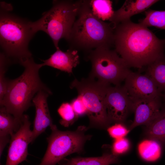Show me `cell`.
Segmentation results:
<instances>
[{
    "mask_svg": "<svg viewBox=\"0 0 165 165\" xmlns=\"http://www.w3.org/2000/svg\"><path fill=\"white\" fill-rule=\"evenodd\" d=\"M71 105L78 117L87 114L86 108L80 96L78 95L77 98L72 101Z\"/></svg>",
    "mask_w": 165,
    "mask_h": 165,
    "instance_id": "obj_27",
    "label": "cell"
},
{
    "mask_svg": "<svg viewBox=\"0 0 165 165\" xmlns=\"http://www.w3.org/2000/svg\"><path fill=\"white\" fill-rule=\"evenodd\" d=\"M0 102L2 100L6 93L7 81L5 78V73L7 66L10 61L2 53L0 58Z\"/></svg>",
    "mask_w": 165,
    "mask_h": 165,
    "instance_id": "obj_24",
    "label": "cell"
},
{
    "mask_svg": "<svg viewBox=\"0 0 165 165\" xmlns=\"http://www.w3.org/2000/svg\"><path fill=\"white\" fill-rule=\"evenodd\" d=\"M145 74L152 79L161 93L165 94V57L147 66Z\"/></svg>",
    "mask_w": 165,
    "mask_h": 165,
    "instance_id": "obj_20",
    "label": "cell"
},
{
    "mask_svg": "<svg viewBox=\"0 0 165 165\" xmlns=\"http://www.w3.org/2000/svg\"><path fill=\"white\" fill-rule=\"evenodd\" d=\"M61 165H109L119 161L118 156L105 153L101 156L73 158L66 160Z\"/></svg>",
    "mask_w": 165,
    "mask_h": 165,
    "instance_id": "obj_17",
    "label": "cell"
},
{
    "mask_svg": "<svg viewBox=\"0 0 165 165\" xmlns=\"http://www.w3.org/2000/svg\"><path fill=\"white\" fill-rule=\"evenodd\" d=\"M24 70L22 74L13 80H8L6 93L0 102L1 107L21 122L23 113L31 105V101L35 94L41 90L50 94V90L41 81L39 71L42 64L35 63L31 57L20 63Z\"/></svg>",
    "mask_w": 165,
    "mask_h": 165,
    "instance_id": "obj_3",
    "label": "cell"
},
{
    "mask_svg": "<svg viewBox=\"0 0 165 165\" xmlns=\"http://www.w3.org/2000/svg\"><path fill=\"white\" fill-rule=\"evenodd\" d=\"M130 145L129 141L125 138L115 139L112 147V153L117 156L124 154L129 150Z\"/></svg>",
    "mask_w": 165,
    "mask_h": 165,
    "instance_id": "obj_25",
    "label": "cell"
},
{
    "mask_svg": "<svg viewBox=\"0 0 165 165\" xmlns=\"http://www.w3.org/2000/svg\"><path fill=\"white\" fill-rule=\"evenodd\" d=\"M161 143L150 139L141 141L138 146L139 155L144 160L149 162L158 160L162 153Z\"/></svg>",
    "mask_w": 165,
    "mask_h": 165,
    "instance_id": "obj_16",
    "label": "cell"
},
{
    "mask_svg": "<svg viewBox=\"0 0 165 165\" xmlns=\"http://www.w3.org/2000/svg\"><path fill=\"white\" fill-rule=\"evenodd\" d=\"M0 42L2 53L10 61L20 63L31 57L29 51V42L35 34L31 26V21L10 13V4L1 2Z\"/></svg>",
    "mask_w": 165,
    "mask_h": 165,
    "instance_id": "obj_4",
    "label": "cell"
},
{
    "mask_svg": "<svg viewBox=\"0 0 165 165\" xmlns=\"http://www.w3.org/2000/svg\"><path fill=\"white\" fill-rule=\"evenodd\" d=\"M123 86L131 99H152L162 96L152 79L146 74L130 71Z\"/></svg>",
    "mask_w": 165,
    "mask_h": 165,
    "instance_id": "obj_11",
    "label": "cell"
},
{
    "mask_svg": "<svg viewBox=\"0 0 165 165\" xmlns=\"http://www.w3.org/2000/svg\"><path fill=\"white\" fill-rule=\"evenodd\" d=\"M157 0H127L119 9L114 11L109 20L114 28L120 23L130 20L132 16L145 11L153 4L158 2Z\"/></svg>",
    "mask_w": 165,
    "mask_h": 165,
    "instance_id": "obj_14",
    "label": "cell"
},
{
    "mask_svg": "<svg viewBox=\"0 0 165 165\" xmlns=\"http://www.w3.org/2000/svg\"><path fill=\"white\" fill-rule=\"evenodd\" d=\"M145 17L139 23L146 27L153 26L165 29V10L149 9L145 11Z\"/></svg>",
    "mask_w": 165,
    "mask_h": 165,
    "instance_id": "obj_22",
    "label": "cell"
},
{
    "mask_svg": "<svg viewBox=\"0 0 165 165\" xmlns=\"http://www.w3.org/2000/svg\"><path fill=\"white\" fill-rule=\"evenodd\" d=\"M42 61L43 66H50L69 74L72 73L73 68L79 63L78 51L71 49L64 52L59 48L49 58Z\"/></svg>",
    "mask_w": 165,
    "mask_h": 165,
    "instance_id": "obj_15",
    "label": "cell"
},
{
    "mask_svg": "<svg viewBox=\"0 0 165 165\" xmlns=\"http://www.w3.org/2000/svg\"><path fill=\"white\" fill-rule=\"evenodd\" d=\"M114 46L130 68H141L164 57L165 39H159L148 27L130 20L115 27Z\"/></svg>",
    "mask_w": 165,
    "mask_h": 165,
    "instance_id": "obj_1",
    "label": "cell"
},
{
    "mask_svg": "<svg viewBox=\"0 0 165 165\" xmlns=\"http://www.w3.org/2000/svg\"><path fill=\"white\" fill-rule=\"evenodd\" d=\"M105 104L108 117L110 123H122L129 112L133 111V101L123 86H110Z\"/></svg>",
    "mask_w": 165,
    "mask_h": 165,
    "instance_id": "obj_9",
    "label": "cell"
},
{
    "mask_svg": "<svg viewBox=\"0 0 165 165\" xmlns=\"http://www.w3.org/2000/svg\"><path fill=\"white\" fill-rule=\"evenodd\" d=\"M50 129L47 150L39 165H56L67 156L81 151L90 137L84 134L85 127H79L74 131L59 130L55 125Z\"/></svg>",
    "mask_w": 165,
    "mask_h": 165,
    "instance_id": "obj_8",
    "label": "cell"
},
{
    "mask_svg": "<svg viewBox=\"0 0 165 165\" xmlns=\"http://www.w3.org/2000/svg\"><path fill=\"white\" fill-rule=\"evenodd\" d=\"M164 97H165V94H164Z\"/></svg>",
    "mask_w": 165,
    "mask_h": 165,
    "instance_id": "obj_28",
    "label": "cell"
},
{
    "mask_svg": "<svg viewBox=\"0 0 165 165\" xmlns=\"http://www.w3.org/2000/svg\"><path fill=\"white\" fill-rule=\"evenodd\" d=\"M87 58L92 64L90 78L110 85H120L130 72V67L114 50L100 47L92 50Z\"/></svg>",
    "mask_w": 165,
    "mask_h": 165,
    "instance_id": "obj_6",
    "label": "cell"
},
{
    "mask_svg": "<svg viewBox=\"0 0 165 165\" xmlns=\"http://www.w3.org/2000/svg\"><path fill=\"white\" fill-rule=\"evenodd\" d=\"M110 85L105 84L94 79H83L79 81L75 79L71 84V88H75L87 110L90 122L92 125L105 127L110 124L108 117L105 99Z\"/></svg>",
    "mask_w": 165,
    "mask_h": 165,
    "instance_id": "obj_7",
    "label": "cell"
},
{
    "mask_svg": "<svg viewBox=\"0 0 165 165\" xmlns=\"http://www.w3.org/2000/svg\"><path fill=\"white\" fill-rule=\"evenodd\" d=\"M93 14L103 21L108 20L112 16L114 11L112 7V2L109 0H89Z\"/></svg>",
    "mask_w": 165,
    "mask_h": 165,
    "instance_id": "obj_21",
    "label": "cell"
},
{
    "mask_svg": "<svg viewBox=\"0 0 165 165\" xmlns=\"http://www.w3.org/2000/svg\"><path fill=\"white\" fill-rule=\"evenodd\" d=\"M22 122L18 120L9 113L4 107H1L0 138L12 136L19 129Z\"/></svg>",
    "mask_w": 165,
    "mask_h": 165,
    "instance_id": "obj_18",
    "label": "cell"
},
{
    "mask_svg": "<svg viewBox=\"0 0 165 165\" xmlns=\"http://www.w3.org/2000/svg\"><path fill=\"white\" fill-rule=\"evenodd\" d=\"M77 17L68 38L70 48L88 52L114 45V27L93 14L89 0H81Z\"/></svg>",
    "mask_w": 165,
    "mask_h": 165,
    "instance_id": "obj_2",
    "label": "cell"
},
{
    "mask_svg": "<svg viewBox=\"0 0 165 165\" xmlns=\"http://www.w3.org/2000/svg\"><path fill=\"white\" fill-rule=\"evenodd\" d=\"M146 126V134L150 139L165 143V110H161Z\"/></svg>",
    "mask_w": 165,
    "mask_h": 165,
    "instance_id": "obj_19",
    "label": "cell"
},
{
    "mask_svg": "<svg viewBox=\"0 0 165 165\" xmlns=\"http://www.w3.org/2000/svg\"><path fill=\"white\" fill-rule=\"evenodd\" d=\"M81 0H54L53 6L45 12L38 20L31 22L32 29L36 33L42 31L51 38L56 49L61 38L68 37L76 20Z\"/></svg>",
    "mask_w": 165,
    "mask_h": 165,
    "instance_id": "obj_5",
    "label": "cell"
},
{
    "mask_svg": "<svg viewBox=\"0 0 165 165\" xmlns=\"http://www.w3.org/2000/svg\"><path fill=\"white\" fill-rule=\"evenodd\" d=\"M57 111L62 118L59 122L65 127H68L72 124L78 117L74 112L71 104L68 103H62Z\"/></svg>",
    "mask_w": 165,
    "mask_h": 165,
    "instance_id": "obj_23",
    "label": "cell"
},
{
    "mask_svg": "<svg viewBox=\"0 0 165 165\" xmlns=\"http://www.w3.org/2000/svg\"><path fill=\"white\" fill-rule=\"evenodd\" d=\"M50 94L43 90L38 92L32 99L35 108L31 143L40 135L44 132L47 128L53 127V123L48 107L47 98Z\"/></svg>",
    "mask_w": 165,
    "mask_h": 165,
    "instance_id": "obj_12",
    "label": "cell"
},
{
    "mask_svg": "<svg viewBox=\"0 0 165 165\" xmlns=\"http://www.w3.org/2000/svg\"><path fill=\"white\" fill-rule=\"evenodd\" d=\"M130 130L122 124V123H116L109 127L107 130L110 136L115 139L124 138Z\"/></svg>",
    "mask_w": 165,
    "mask_h": 165,
    "instance_id": "obj_26",
    "label": "cell"
},
{
    "mask_svg": "<svg viewBox=\"0 0 165 165\" xmlns=\"http://www.w3.org/2000/svg\"><path fill=\"white\" fill-rule=\"evenodd\" d=\"M131 100L135 116L130 130L141 125L146 126L157 116L161 111V98Z\"/></svg>",
    "mask_w": 165,
    "mask_h": 165,
    "instance_id": "obj_13",
    "label": "cell"
},
{
    "mask_svg": "<svg viewBox=\"0 0 165 165\" xmlns=\"http://www.w3.org/2000/svg\"><path fill=\"white\" fill-rule=\"evenodd\" d=\"M31 125L28 116L24 115L20 128L11 136L5 165H18L26 159L28 145L31 143Z\"/></svg>",
    "mask_w": 165,
    "mask_h": 165,
    "instance_id": "obj_10",
    "label": "cell"
}]
</instances>
